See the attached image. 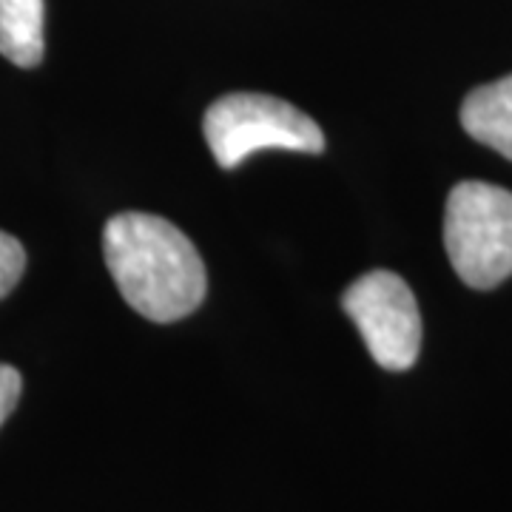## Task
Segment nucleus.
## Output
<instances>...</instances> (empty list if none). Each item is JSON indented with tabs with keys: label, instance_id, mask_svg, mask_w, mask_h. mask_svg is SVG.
I'll list each match as a JSON object with an SVG mask.
<instances>
[{
	"label": "nucleus",
	"instance_id": "obj_1",
	"mask_svg": "<svg viewBox=\"0 0 512 512\" xmlns=\"http://www.w3.org/2000/svg\"><path fill=\"white\" fill-rule=\"evenodd\" d=\"M103 256L120 296L151 322L194 313L208 291V274L194 242L157 214L126 211L106 222Z\"/></svg>",
	"mask_w": 512,
	"mask_h": 512
},
{
	"label": "nucleus",
	"instance_id": "obj_2",
	"mask_svg": "<svg viewBox=\"0 0 512 512\" xmlns=\"http://www.w3.org/2000/svg\"><path fill=\"white\" fill-rule=\"evenodd\" d=\"M202 134L222 168H237L254 151L282 148L322 154L325 134L305 111L274 94L234 92L211 103L202 120Z\"/></svg>",
	"mask_w": 512,
	"mask_h": 512
},
{
	"label": "nucleus",
	"instance_id": "obj_3",
	"mask_svg": "<svg viewBox=\"0 0 512 512\" xmlns=\"http://www.w3.org/2000/svg\"><path fill=\"white\" fill-rule=\"evenodd\" d=\"M444 248L470 288L487 291L512 276V194L490 183H458L447 197Z\"/></svg>",
	"mask_w": 512,
	"mask_h": 512
},
{
	"label": "nucleus",
	"instance_id": "obj_4",
	"mask_svg": "<svg viewBox=\"0 0 512 512\" xmlns=\"http://www.w3.org/2000/svg\"><path fill=\"white\" fill-rule=\"evenodd\" d=\"M342 308L365 339L367 353L384 370H410L421 350V313L399 274L370 271L350 282Z\"/></svg>",
	"mask_w": 512,
	"mask_h": 512
},
{
	"label": "nucleus",
	"instance_id": "obj_5",
	"mask_svg": "<svg viewBox=\"0 0 512 512\" xmlns=\"http://www.w3.org/2000/svg\"><path fill=\"white\" fill-rule=\"evenodd\" d=\"M461 126L473 140L512 160V74L464 97Z\"/></svg>",
	"mask_w": 512,
	"mask_h": 512
},
{
	"label": "nucleus",
	"instance_id": "obj_6",
	"mask_svg": "<svg viewBox=\"0 0 512 512\" xmlns=\"http://www.w3.org/2000/svg\"><path fill=\"white\" fill-rule=\"evenodd\" d=\"M43 0H0V55L20 69H35L43 60Z\"/></svg>",
	"mask_w": 512,
	"mask_h": 512
},
{
	"label": "nucleus",
	"instance_id": "obj_7",
	"mask_svg": "<svg viewBox=\"0 0 512 512\" xmlns=\"http://www.w3.org/2000/svg\"><path fill=\"white\" fill-rule=\"evenodd\" d=\"M23 271H26V251L20 239L0 231V299L15 291Z\"/></svg>",
	"mask_w": 512,
	"mask_h": 512
},
{
	"label": "nucleus",
	"instance_id": "obj_8",
	"mask_svg": "<svg viewBox=\"0 0 512 512\" xmlns=\"http://www.w3.org/2000/svg\"><path fill=\"white\" fill-rule=\"evenodd\" d=\"M20 390H23V379H20L18 370L12 365H0V427L15 413Z\"/></svg>",
	"mask_w": 512,
	"mask_h": 512
}]
</instances>
